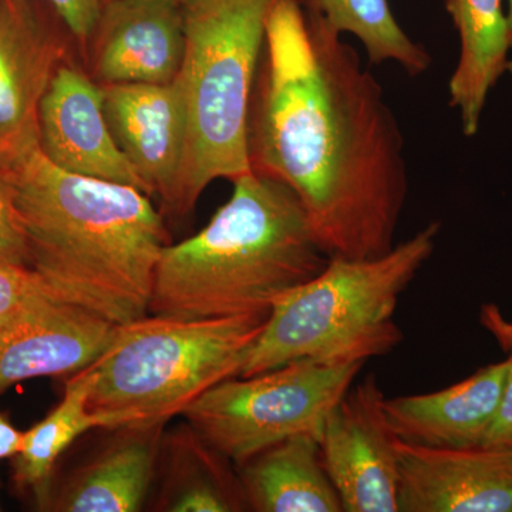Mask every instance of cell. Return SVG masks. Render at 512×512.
Returning <instances> with one entry per match:
<instances>
[{
    "label": "cell",
    "instance_id": "obj_24",
    "mask_svg": "<svg viewBox=\"0 0 512 512\" xmlns=\"http://www.w3.org/2000/svg\"><path fill=\"white\" fill-rule=\"evenodd\" d=\"M82 50L87 49L94 26L106 0H46Z\"/></svg>",
    "mask_w": 512,
    "mask_h": 512
},
{
    "label": "cell",
    "instance_id": "obj_16",
    "mask_svg": "<svg viewBox=\"0 0 512 512\" xmlns=\"http://www.w3.org/2000/svg\"><path fill=\"white\" fill-rule=\"evenodd\" d=\"M460 39V56L448 83L451 107L467 137L480 131L488 96L508 70L510 23L503 0H444Z\"/></svg>",
    "mask_w": 512,
    "mask_h": 512
},
{
    "label": "cell",
    "instance_id": "obj_26",
    "mask_svg": "<svg viewBox=\"0 0 512 512\" xmlns=\"http://www.w3.org/2000/svg\"><path fill=\"white\" fill-rule=\"evenodd\" d=\"M480 322L494 336L501 348L512 350V322L504 318L497 306L491 303L484 305L481 308Z\"/></svg>",
    "mask_w": 512,
    "mask_h": 512
},
{
    "label": "cell",
    "instance_id": "obj_19",
    "mask_svg": "<svg viewBox=\"0 0 512 512\" xmlns=\"http://www.w3.org/2000/svg\"><path fill=\"white\" fill-rule=\"evenodd\" d=\"M90 375L86 369L73 375L62 402L52 413L23 433L22 446L13 460V480L20 490L32 491L42 505L52 500V473L56 461L74 441L104 421L90 412Z\"/></svg>",
    "mask_w": 512,
    "mask_h": 512
},
{
    "label": "cell",
    "instance_id": "obj_14",
    "mask_svg": "<svg viewBox=\"0 0 512 512\" xmlns=\"http://www.w3.org/2000/svg\"><path fill=\"white\" fill-rule=\"evenodd\" d=\"M104 113L121 153L147 194L170 198L183 163L187 121L175 79L164 84H104Z\"/></svg>",
    "mask_w": 512,
    "mask_h": 512
},
{
    "label": "cell",
    "instance_id": "obj_8",
    "mask_svg": "<svg viewBox=\"0 0 512 512\" xmlns=\"http://www.w3.org/2000/svg\"><path fill=\"white\" fill-rule=\"evenodd\" d=\"M375 376L353 384L323 426L320 458L343 512H399L396 436Z\"/></svg>",
    "mask_w": 512,
    "mask_h": 512
},
{
    "label": "cell",
    "instance_id": "obj_20",
    "mask_svg": "<svg viewBox=\"0 0 512 512\" xmlns=\"http://www.w3.org/2000/svg\"><path fill=\"white\" fill-rule=\"evenodd\" d=\"M303 8L325 20L339 35L350 33L362 43L372 64L393 62L410 76L431 66V56L394 18L389 0H301Z\"/></svg>",
    "mask_w": 512,
    "mask_h": 512
},
{
    "label": "cell",
    "instance_id": "obj_7",
    "mask_svg": "<svg viewBox=\"0 0 512 512\" xmlns=\"http://www.w3.org/2000/svg\"><path fill=\"white\" fill-rule=\"evenodd\" d=\"M363 366L302 359L259 375L232 377L202 393L181 416L218 454L244 464L293 436L319 440L329 413Z\"/></svg>",
    "mask_w": 512,
    "mask_h": 512
},
{
    "label": "cell",
    "instance_id": "obj_6",
    "mask_svg": "<svg viewBox=\"0 0 512 512\" xmlns=\"http://www.w3.org/2000/svg\"><path fill=\"white\" fill-rule=\"evenodd\" d=\"M268 316L181 320L148 313L116 326L86 367L90 412L104 429L163 426L215 384L239 376Z\"/></svg>",
    "mask_w": 512,
    "mask_h": 512
},
{
    "label": "cell",
    "instance_id": "obj_17",
    "mask_svg": "<svg viewBox=\"0 0 512 512\" xmlns=\"http://www.w3.org/2000/svg\"><path fill=\"white\" fill-rule=\"evenodd\" d=\"M241 466L242 494L254 511L343 512L316 437L293 436Z\"/></svg>",
    "mask_w": 512,
    "mask_h": 512
},
{
    "label": "cell",
    "instance_id": "obj_23",
    "mask_svg": "<svg viewBox=\"0 0 512 512\" xmlns=\"http://www.w3.org/2000/svg\"><path fill=\"white\" fill-rule=\"evenodd\" d=\"M42 293L45 289L30 269L0 266V323Z\"/></svg>",
    "mask_w": 512,
    "mask_h": 512
},
{
    "label": "cell",
    "instance_id": "obj_28",
    "mask_svg": "<svg viewBox=\"0 0 512 512\" xmlns=\"http://www.w3.org/2000/svg\"><path fill=\"white\" fill-rule=\"evenodd\" d=\"M508 2V23H510V37H511V53H510V63H508L507 72L511 74L512 77V0H507Z\"/></svg>",
    "mask_w": 512,
    "mask_h": 512
},
{
    "label": "cell",
    "instance_id": "obj_12",
    "mask_svg": "<svg viewBox=\"0 0 512 512\" xmlns=\"http://www.w3.org/2000/svg\"><path fill=\"white\" fill-rule=\"evenodd\" d=\"M39 144L64 171L131 185L147 194L111 134L100 84L73 64L64 62L57 69L40 103Z\"/></svg>",
    "mask_w": 512,
    "mask_h": 512
},
{
    "label": "cell",
    "instance_id": "obj_29",
    "mask_svg": "<svg viewBox=\"0 0 512 512\" xmlns=\"http://www.w3.org/2000/svg\"><path fill=\"white\" fill-rule=\"evenodd\" d=\"M173 2L178 3V5H184L187 0H173Z\"/></svg>",
    "mask_w": 512,
    "mask_h": 512
},
{
    "label": "cell",
    "instance_id": "obj_10",
    "mask_svg": "<svg viewBox=\"0 0 512 512\" xmlns=\"http://www.w3.org/2000/svg\"><path fill=\"white\" fill-rule=\"evenodd\" d=\"M394 447L399 512H512V448Z\"/></svg>",
    "mask_w": 512,
    "mask_h": 512
},
{
    "label": "cell",
    "instance_id": "obj_21",
    "mask_svg": "<svg viewBox=\"0 0 512 512\" xmlns=\"http://www.w3.org/2000/svg\"><path fill=\"white\" fill-rule=\"evenodd\" d=\"M0 266L30 269L28 235L9 171L0 170Z\"/></svg>",
    "mask_w": 512,
    "mask_h": 512
},
{
    "label": "cell",
    "instance_id": "obj_18",
    "mask_svg": "<svg viewBox=\"0 0 512 512\" xmlns=\"http://www.w3.org/2000/svg\"><path fill=\"white\" fill-rule=\"evenodd\" d=\"M158 429H131L133 436L82 468L50 505L67 512L140 510L153 480Z\"/></svg>",
    "mask_w": 512,
    "mask_h": 512
},
{
    "label": "cell",
    "instance_id": "obj_1",
    "mask_svg": "<svg viewBox=\"0 0 512 512\" xmlns=\"http://www.w3.org/2000/svg\"><path fill=\"white\" fill-rule=\"evenodd\" d=\"M252 170L301 201L328 258L393 249L407 194L404 137L359 53L301 0H276L249 111Z\"/></svg>",
    "mask_w": 512,
    "mask_h": 512
},
{
    "label": "cell",
    "instance_id": "obj_15",
    "mask_svg": "<svg viewBox=\"0 0 512 512\" xmlns=\"http://www.w3.org/2000/svg\"><path fill=\"white\" fill-rule=\"evenodd\" d=\"M507 369L508 359L439 392L384 399L387 424L397 439L421 446H483L500 406Z\"/></svg>",
    "mask_w": 512,
    "mask_h": 512
},
{
    "label": "cell",
    "instance_id": "obj_9",
    "mask_svg": "<svg viewBox=\"0 0 512 512\" xmlns=\"http://www.w3.org/2000/svg\"><path fill=\"white\" fill-rule=\"evenodd\" d=\"M66 55L29 0H0V170L39 150L40 103Z\"/></svg>",
    "mask_w": 512,
    "mask_h": 512
},
{
    "label": "cell",
    "instance_id": "obj_13",
    "mask_svg": "<svg viewBox=\"0 0 512 512\" xmlns=\"http://www.w3.org/2000/svg\"><path fill=\"white\" fill-rule=\"evenodd\" d=\"M185 47L183 5L173 0H106L87 52L104 84L173 82Z\"/></svg>",
    "mask_w": 512,
    "mask_h": 512
},
{
    "label": "cell",
    "instance_id": "obj_2",
    "mask_svg": "<svg viewBox=\"0 0 512 512\" xmlns=\"http://www.w3.org/2000/svg\"><path fill=\"white\" fill-rule=\"evenodd\" d=\"M9 173L28 235L30 271L47 295L116 326L148 315L168 245L150 195L64 171L40 148Z\"/></svg>",
    "mask_w": 512,
    "mask_h": 512
},
{
    "label": "cell",
    "instance_id": "obj_25",
    "mask_svg": "<svg viewBox=\"0 0 512 512\" xmlns=\"http://www.w3.org/2000/svg\"><path fill=\"white\" fill-rule=\"evenodd\" d=\"M484 447L512 448V355L508 357L507 375L500 406L495 414L493 424L488 430Z\"/></svg>",
    "mask_w": 512,
    "mask_h": 512
},
{
    "label": "cell",
    "instance_id": "obj_11",
    "mask_svg": "<svg viewBox=\"0 0 512 512\" xmlns=\"http://www.w3.org/2000/svg\"><path fill=\"white\" fill-rule=\"evenodd\" d=\"M116 325L42 293L0 323V394L25 380L76 375L96 362Z\"/></svg>",
    "mask_w": 512,
    "mask_h": 512
},
{
    "label": "cell",
    "instance_id": "obj_4",
    "mask_svg": "<svg viewBox=\"0 0 512 512\" xmlns=\"http://www.w3.org/2000/svg\"><path fill=\"white\" fill-rule=\"evenodd\" d=\"M276 0H187L185 47L175 77L187 134L168 214L184 217L215 180L251 173L249 111L266 23Z\"/></svg>",
    "mask_w": 512,
    "mask_h": 512
},
{
    "label": "cell",
    "instance_id": "obj_27",
    "mask_svg": "<svg viewBox=\"0 0 512 512\" xmlns=\"http://www.w3.org/2000/svg\"><path fill=\"white\" fill-rule=\"evenodd\" d=\"M23 433L0 414V461L13 458L22 446Z\"/></svg>",
    "mask_w": 512,
    "mask_h": 512
},
{
    "label": "cell",
    "instance_id": "obj_22",
    "mask_svg": "<svg viewBox=\"0 0 512 512\" xmlns=\"http://www.w3.org/2000/svg\"><path fill=\"white\" fill-rule=\"evenodd\" d=\"M234 497L210 480H194L178 491L168 510L175 512H225L238 510Z\"/></svg>",
    "mask_w": 512,
    "mask_h": 512
},
{
    "label": "cell",
    "instance_id": "obj_3",
    "mask_svg": "<svg viewBox=\"0 0 512 512\" xmlns=\"http://www.w3.org/2000/svg\"><path fill=\"white\" fill-rule=\"evenodd\" d=\"M194 237L164 248L148 313L181 320L269 315L329 258L301 201L252 170Z\"/></svg>",
    "mask_w": 512,
    "mask_h": 512
},
{
    "label": "cell",
    "instance_id": "obj_5",
    "mask_svg": "<svg viewBox=\"0 0 512 512\" xmlns=\"http://www.w3.org/2000/svg\"><path fill=\"white\" fill-rule=\"evenodd\" d=\"M440 222H430L387 254L329 258L311 281L276 303L238 377L311 359L365 363L402 343L394 320L400 296L433 256Z\"/></svg>",
    "mask_w": 512,
    "mask_h": 512
}]
</instances>
